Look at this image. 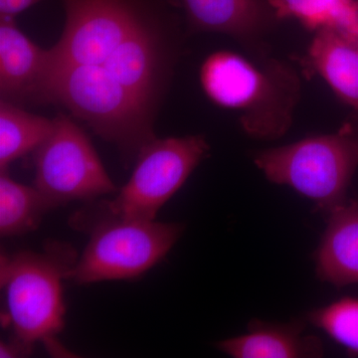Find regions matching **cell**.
I'll list each match as a JSON object with an SVG mask.
<instances>
[{
	"label": "cell",
	"mask_w": 358,
	"mask_h": 358,
	"mask_svg": "<svg viewBox=\"0 0 358 358\" xmlns=\"http://www.w3.org/2000/svg\"><path fill=\"white\" fill-rule=\"evenodd\" d=\"M199 77L209 100L236 110L252 138L275 140L291 128L301 96V80L291 66L275 59L255 62L220 50L205 59Z\"/></svg>",
	"instance_id": "cell-1"
},
{
	"label": "cell",
	"mask_w": 358,
	"mask_h": 358,
	"mask_svg": "<svg viewBox=\"0 0 358 358\" xmlns=\"http://www.w3.org/2000/svg\"><path fill=\"white\" fill-rule=\"evenodd\" d=\"M0 282L6 294V326L14 338L34 346L44 343L52 355L64 350L57 336L64 329L63 281L76 265V251L70 244L52 241L42 252L2 254Z\"/></svg>",
	"instance_id": "cell-2"
},
{
	"label": "cell",
	"mask_w": 358,
	"mask_h": 358,
	"mask_svg": "<svg viewBox=\"0 0 358 358\" xmlns=\"http://www.w3.org/2000/svg\"><path fill=\"white\" fill-rule=\"evenodd\" d=\"M253 159L268 181L293 188L329 214L345 203L358 167V119L334 134L260 150Z\"/></svg>",
	"instance_id": "cell-3"
},
{
	"label": "cell",
	"mask_w": 358,
	"mask_h": 358,
	"mask_svg": "<svg viewBox=\"0 0 358 358\" xmlns=\"http://www.w3.org/2000/svg\"><path fill=\"white\" fill-rule=\"evenodd\" d=\"M83 210L72 218L77 229L88 230L90 241L70 279L87 285L140 277L159 263L180 237L179 223L134 220Z\"/></svg>",
	"instance_id": "cell-4"
},
{
	"label": "cell",
	"mask_w": 358,
	"mask_h": 358,
	"mask_svg": "<svg viewBox=\"0 0 358 358\" xmlns=\"http://www.w3.org/2000/svg\"><path fill=\"white\" fill-rule=\"evenodd\" d=\"M209 150L206 138L199 134L155 138L136 157L133 174L119 194L94 210L112 217L155 220Z\"/></svg>",
	"instance_id": "cell-5"
},
{
	"label": "cell",
	"mask_w": 358,
	"mask_h": 358,
	"mask_svg": "<svg viewBox=\"0 0 358 358\" xmlns=\"http://www.w3.org/2000/svg\"><path fill=\"white\" fill-rule=\"evenodd\" d=\"M64 31L50 49L51 73L101 64L159 9L150 0H63Z\"/></svg>",
	"instance_id": "cell-6"
},
{
	"label": "cell",
	"mask_w": 358,
	"mask_h": 358,
	"mask_svg": "<svg viewBox=\"0 0 358 358\" xmlns=\"http://www.w3.org/2000/svg\"><path fill=\"white\" fill-rule=\"evenodd\" d=\"M53 131L34 155V186L52 208L117 190L83 129L59 113Z\"/></svg>",
	"instance_id": "cell-7"
},
{
	"label": "cell",
	"mask_w": 358,
	"mask_h": 358,
	"mask_svg": "<svg viewBox=\"0 0 358 358\" xmlns=\"http://www.w3.org/2000/svg\"><path fill=\"white\" fill-rule=\"evenodd\" d=\"M50 49L41 48L18 29L13 17L0 20V95L15 103H46Z\"/></svg>",
	"instance_id": "cell-8"
},
{
	"label": "cell",
	"mask_w": 358,
	"mask_h": 358,
	"mask_svg": "<svg viewBox=\"0 0 358 358\" xmlns=\"http://www.w3.org/2000/svg\"><path fill=\"white\" fill-rule=\"evenodd\" d=\"M185 13L192 32H215L258 46L275 20L267 0H166Z\"/></svg>",
	"instance_id": "cell-9"
},
{
	"label": "cell",
	"mask_w": 358,
	"mask_h": 358,
	"mask_svg": "<svg viewBox=\"0 0 358 358\" xmlns=\"http://www.w3.org/2000/svg\"><path fill=\"white\" fill-rule=\"evenodd\" d=\"M220 352L234 358L320 357L324 348L319 338L303 334L299 324L253 322L248 331L218 343Z\"/></svg>",
	"instance_id": "cell-10"
},
{
	"label": "cell",
	"mask_w": 358,
	"mask_h": 358,
	"mask_svg": "<svg viewBox=\"0 0 358 358\" xmlns=\"http://www.w3.org/2000/svg\"><path fill=\"white\" fill-rule=\"evenodd\" d=\"M317 273L336 287L358 285V202H345L329 213L317 252Z\"/></svg>",
	"instance_id": "cell-11"
},
{
	"label": "cell",
	"mask_w": 358,
	"mask_h": 358,
	"mask_svg": "<svg viewBox=\"0 0 358 358\" xmlns=\"http://www.w3.org/2000/svg\"><path fill=\"white\" fill-rule=\"evenodd\" d=\"M308 65L343 102L358 110V42L336 30L315 32Z\"/></svg>",
	"instance_id": "cell-12"
},
{
	"label": "cell",
	"mask_w": 358,
	"mask_h": 358,
	"mask_svg": "<svg viewBox=\"0 0 358 358\" xmlns=\"http://www.w3.org/2000/svg\"><path fill=\"white\" fill-rule=\"evenodd\" d=\"M275 20H294L310 31L331 29L358 42L357 0H267Z\"/></svg>",
	"instance_id": "cell-13"
},
{
	"label": "cell",
	"mask_w": 358,
	"mask_h": 358,
	"mask_svg": "<svg viewBox=\"0 0 358 358\" xmlns=\"http://www.w3.org/2000/svg\"><path fill=\"white\" fill-rule=\"evenodd\" d=\"M55 120L26 112L15 103L0 102V171L35 152L48 138Z\"/></svg>",
	"instance_id": "cell-14"
},
{
	"label": "cell",
	"mask_w": 358,
	"mask_h": 358,
	"mask_svg": "<svg viewBox=\"0 0 358 358\" xmlns=\"http://www.w3.org/2000/svg\"><path fill=\"white\" fill-rule=\"evenodd\" d=\"M35 186L17 182L1 171L0 176V235L13 237L37 229L47 212L52 210Z\"/></svg>",
	"instance_id": "cell-15"
},
{
	"label": "cell",
	"mask_w": 358,
	"mask_h": 358,
	"mask_svg": "<svg viewBox=\"0 0 358 358\" xmlns=\"http://www.w3.org/2000/svg\"><path fill=\"white\" fill-rule=\"evenodd\" d=\"M308 322L358 355V296H346L308 313Z\"/></svg>",
	"instance_id": "cell-16"
},
{
	"label": "cell",
	"mask_w": 358,
	"mask_h": 358,
	"mask_svg": "<svg viewBox=\"0 0 358 358\" xmlns=\"http://www.w3.org/2000/svg\"><path fill=\"white\" fill-rule=\"evenodd\" d=\"M34 346L27 345L20 339L11 338L0 343V357H24L31 355Z\"/></svg>",
	"instance_id": "cell-17"
},
{
	"label": "cell",
	"mask_w": 358,
	"mask_h": 358,
	"mask_svg": "<svg viewBox=\"0 0 358 358\" xmlns=\"http://www.w3.org/2000/svg\"><path fill=\"white\" fill-rule=\"evenodd\" d=\"M41 0H0V16L13 17Z\"/></svg>",
	"instance_id": "cell-18"
},
{
	"label": "cell",
	"mask_w": 358,
	"mask_h": 358,
	"mask_svg": "<svg viewBox=\"0 0 358 358\" xmlns=\"http://www.w3.org/2000/svg\"><path fill=\"white\" fill-rule=\"evenodd\" d=\"M357 1L358 2V0H357Z\"/></svg>",
	"instance_id": "cell-19"
}]
</instances>
